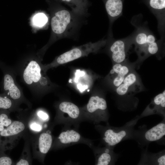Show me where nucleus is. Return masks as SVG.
Masks as SVG:
<instances>
[{
    "mask_svg": "<svg viewBox=\"0 0 165 165\" xmlns=\"http://www.w3.org/2000/svg\"><path fill=\"white\" fill-rule=\"evenodd\" d=\"M107 42L106 39H103L95 42H90L73 48L56 58L51 63L42 64L43 70L46 73L50 68L87 56L90 53H97L105 45Z\"/></svg>",
    "mask_w": 165,
    "mask_h": 165,
    "instance_id": "obj_1",
    "label": "nucleus"
},
{
    "mask_svg": "<svg viewBox=\"0 0 165 165\" xmlns=\"http://www.w3.org/2000/svg\"><path fill=\"white\" fill-rule=\"evenodd\" d=\"M78 17L72 11L61 6L51 19L53 33L58 38L68 37L77 27Z\"/></svg>",
    "mask_w": 165,
    "mask_h": 165,
    "instance_id": "obj_2",
    "label": "nucleus"
},
{
    "mask_svg": "<svg viewBox=\"0 0 165 165\" xmlns=\"http://www.w3.org/2000/svg\"><path fill=\"white\" fill-rule=\"evenodd\" d=\"M42 64L38 60H30L24 66L22 74L25 84L38 92L45 89L49 83Z\"/></svg>",
    "mask_w": 165,
    "mask_h": 165,
    "instance_id": "obj_3",
    "label": "nucleus"
},
{
    "mask_svg": "<svg viewBox=\"0 0 165 165\" xmlns=\"http://www.w3.org/2000/svg\"><path fill=\"white\" fill-rule=\"evenodd\" d=\"M140 118V116H137L123 127L107 129L104 134L103 139L105 142L112 147L125 140L136 139L139 131L135 130L134 128Z\"/></svg>",
    "mask_w": 165,
    "mask_h": 165,
    "instance_id": "obj_4",
    "label": "nucleus"
},
{
    "mask_svg": "<svg viewBox=\"0 0 165 165\" xmlns=\"http://www.w3.org/2000/svg\"><path fill=\"white\" fill-rule=\"evenodd\" d=\"M25 123L15 120L0 132V153L13 148L27 128Z\"/></svg>",
    "mask_w": 165,
    "mask_h": 165,
    "instance_id": "obj_5",
    "label": "nucleus"
},
{
    "mask_svg": "<svg viewBox=\"0 0 165 165\" xmlns=\"http://www.w3.org/2000/svg\"><path fill=\"white\" fill-rule=\"evenodd\" d=\"M133 39L138 56V61L141 62L149 56L151 48L156 41V38L149 31L140 28L133 37Z\"/></svg>",
    "mask_w": 165,
    "mask_h": 165,
    "instance_id": "obj_6",
    "label": "nucleus"
},
{
    "mask_svg": "<svg viewBox=\"0 0 165 165\" xmlns=\"http://www.w3.org/2000/svg\"><path fill=\"white\" fill-rule=\"evenodd\" d=\"M0 68L4 74L2 84L3 93L18 104L23 101L24 100L22 91L16 84L12 73L3 65L0 64Z\"/></svg>",
    "mask_w": 165,
    "mask_h": 165,
    "instance_id": "obj_7",
    "label": "nucleus"
},
{
    "mask_svg": "<svg viewBox=\"0 0 165 165\" xmlns=\"http://www.w3.org/2000/svg\"><path fill=\"white\" fill-rule=\"evenodd\" d=\"M133 44V37L114 40L112 42L109 51L114 64L127 61L128 52Z\"/></svg>",
    "mask_w": 165,
    "mask_h": 165,
    "instance_id": "obj_8",
    "label": "nucleus"
},
{
    "mask_svg": "<svg viewBox=\"0 0 165 165\" xmlns=\"http://www.w3.org/2000/svg\"><path fill=\"white\" fill-rule=\"evenodd\" d=\"M142 85L137 73L133 70L125 78L122 83L116 88L117 94L121 96L133 95L141 91Z\"/></svg>",
    "mask_w": 165,
    "mask_h": 165,
    "instance_id": "obj_9",
    "label": "nucleus"
},
{
    "mask_svg": "<svg viewBox=\"0 0 165 165\" xmlns=\"http://www.w3.org/2000/svg\"><path fill=\"white\" fill-rule=\"evenodd\" d=\"M135 65V63H130L127 61L114 64L109 75L113 86L116 88L119 86L127 75L134 70Z\"/></svg>",
    "mask_w": 165,
    "mask_h": 165,
    "instance_id": "obj_10",
    "label": "nucleus"
},
{
    "mask_svg": "<svg viewBox=\"0 0 165 165\" xmlns=\"http://www.w3.org/2000/svg\"><path fill=\"white\" fill-rule=\"evenodd\" d=\"M153 114L165 117V90L156 95L139 116L140 118Z\"/></svg>",
    "mask_w": 165,
    "mask_h": 165,
    "instance_id": "obj_11",
    "label": "nucleus"
},
{
    "mask_svg": "<svg viewBox=\"0 0 165 165\" xmlns=\"http://www.w3.org/2000/svg\"><path fill=\"white\" fill-rule=\"evenodd\" d=\"M165 135V120L144 133L141 134L139 132L136 139L138 141L148 143L156 141L161 139Z\"/></svg>",
    "mask_w": 165,
    "mask_h": 165,
    "instance_id": "obj_12",
    "label": "nucleus"
},
{
    "mask_svg": "<svg viewBox=\"0 0 165 165\" xmlns=\"http://www.w3.org/2000/svg\"><path fill=\"white\" fill-rule=\"evenodd\" d=\"M52 138L47 133H41L34 141L33 150L35 157L38 158L39 155L46 154L52 144Z\"/></svg>",
    "mask_w": 165,
    "mask_h": 165,
    "instance_id": "obj_13",
    "label": "nucleus"
},
{
    "mask_svg": "<svg viewBox=\"0 0 165 165\" xmlns=\"http://www.w3.org/2000/svg\"><path fill=\"white\" fill-rule=\"evenodd\" d=\"M156 16L159 28L163 29L165 23V0H143Z\"/></svg>",
    "mask_w": 165,
    "mask_h": 165,
    "instance_id": "obj_14",
    "label": "nucleus"
},
{
    "mask_svg": "<svg viewBox=\"0 0 165 165\" xmlns=\"http://www.w3.org/2000/svg\"><path fill=\"white\" fill-rule=\"evenodd\" d=\"M111 23L120 16L122 13L124 0H102Z\"/></svg>",
    "mask_w": 165,
    "mask_h": 165,
    "instance_id": "obj_15",
    "label": "nucleus"
},
{
    "mask_svg": "<svg viewBox=\"0 0 165 165\" xmlns=\"http://www.w3.org/2000/svg\"><path fill=\"white\" fill-rule=\"evenodd\" d=\"M59 0L69 6L71 8L72 11L79 17L86 15L90 6L88 0Z\"/></svg>",
    "mask_w": 165,
    "mask_h": 165,
    "instance_id": "obj_16",
    "label": "nucleus"
},
{
    "mask_svg": "<svg viewBox=\"0 0 165 165\" xmlns=\"http://www.w3.org/2000/svg\"><path fill=\"white\" fill-rule=\"evenodd\" d=\"M138 164L165 165V152L151 153L145 151L142 154Z\"/></svg>",
    "mask_w": 165,
    "mask_h": 165,
    "instance_id": "obj_17",
    "label": "nucleus"
},
{
    "mask_svg": "<svg viewBox=\"0 0 165 165\" xmlns=\"http://www.w3.org/2000/svg\"><path fill=\"white\" fill-rule=\"evenodd\" d=\"M107 107L105 99L98 96L91 97L87 105V110L90 113L97 111L105 112Z\"/></svg>",
    "mask_w": 165,
    "mask_h": 165,
    "instance_id": "obj_18",
    "label": "nucleus"
},
{
    "mask_svg": "<svg viewBox=\"0 0 165 165\" xmlns=\"http://www.w3.org/2000/svg\"><path fill=\"white\" fill-rule=\"evenodd\" d=\"M60 110L63 112L67 113L72 118H77L79 114V108L71 102L64 101L60 103L59 106Z\"/></svg>",
    "mask_w": 165,
    "mask_h": 165,
    "instance_id": "obj_19",
    "label": "nucleus"
},
{
    "mask_svg": "<svg viewBox=\"0 0 165 165\" xmlns=\"http://www.w3.org/2000/svg\"><path fill=\"white\" fill-rule=\"evenodd\" d=\"M80 138V134L73 130L63 132L60 134L58 137L60 142L63 144L77 142L79 140Z\"/></svg>",
    "mask_w": 165,
    "mask_h": 165,
    "instance_id": "obj_20",
    "label": "nucleus"
},
{
    "mask_svg": "<svg viewBox=\"0 0 165 165\" xmlns=\"http://www.w3.org/2000/svg\"><path fill=\"white\" fill-rule=\"evenodd\" d=\"M18 104L14 101L4 93L0 94V109L10 112L18 109Z\"/></svg>",
    "mask_w": 165,
    "mask_h": 165,
    "instance_id": "obj_21",
    "label": "nucleus"
},
{
    "mask_svg": "<svg viewBox=\"0 0 165 165\" xmlns=\"http://www.w3.org/2000/svg\"><path fill=\"white\" fill-rule=\"evenodd\" d=\"M10 112L7 110L0 109V132L13 122L9 116Z\"/></svg>",
    "mask_w": 165,
    "mask_h": 165,
    "instance_id": "obj_22",
    "label": "nucleus"
},
{
    "mask_svg": "<svg viewBox=\"0 0 165 165\" xmlns=\"http://www.w3.org/2000/svg\"><path fill=\"white\" fill-rule=\"evenodd\" d=\"M32 22L34 26L39 28L42 27L47 23L48 17L44 13H39L33 16Z\"/></svg>",
    "mask_w": 165,
    "mask_h": 165,
    "instance_id": "obj_23",
    "label": "nucleus"
},
{
    "mask_svg": "<svg viewBox=\"0 0 165 165\" xmlns=\"http://www.w3.org/2000/svg\"><path fill=\"white\" fill-rule=\"evenodd\" d=\"M112 155L110 153V150L108 148L105 149V152L102 153L99 157L97 165H108L112 161Z\"/></svg>",
    "mask_w": 165,
    "mask_h": 165,
    "instance_id": "obj_24",
    "label": "nucleus"
},
{
    "mask_svg": "<svg viewBox=\"0 0 165 165\" xmlns=\"http://www.w3.org/2000/svg\"><path fill=\"white\" fill-rule=\"evenodd\" d=\"M23 152V156L16 163V165H28L30 164V156H28V152L26 151L25 148L24 149Z\"/></svg>",
    "mask_w": 165,
    "mask_h": 165,
    "instance_id": "obj_25",
    "label": "nucleus"
},
{
    "mask_svg": "<svg viewBox=\"0 0 165 165\" xmlns=\"http://www.w3.org/2000/svg\"><path fill=\"white\" fill-rule=\"evenodd\" d=\"M4 153H0V165H11L13 163L12 159Z\"/></svg>",
    "mask_w": 165,
    "mask_h": 165,
    "instance_id": "obj_26",
    "label": "nucleus"
},
{
    "mask_svg": "<svg viewBox=\"0 0 165 165\" xmlns=\"http://www.w3.org/2000/svg\"><path fill=\"white\" fill-rule=\"evenodd\" d=\"M29 127L30 129L35 132H40L42 130V126L37 121H32L30 123Z\"/></svg>",
    "mask_w": 165,
    "mask_h": 165,
    "instance_id": "obj_27",
    "label": "nucleus"
},
{
    "mask_svg": "<svg viewBox=\"0 0 165 165\" xmlns=\"http://www.w3.org/2000/svg\"><path fill=\"white\" fill-rule=\"evenodd\" d=\"M37 116L43 120H46L49 118L48 115L45 112L41 110H38L36 112Z\"/></svg>",
    "mask_w": 165,
    "mask_h": 165,
    "instance_id": "obj_28",
    "label": "nucleus"
}]
</instances>
